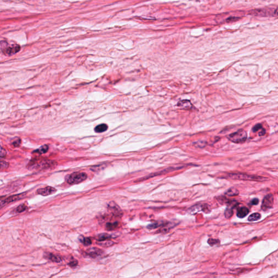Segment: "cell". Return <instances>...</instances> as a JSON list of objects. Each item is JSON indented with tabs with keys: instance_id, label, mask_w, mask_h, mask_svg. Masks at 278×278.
<instances>
[{
	"instance_id": "1",
	"label": "cell",
	"mask_w": 278,
	"mask_h": 278,
	"mask_svg": "<svg viewBox=\"0 0 278 278\" xmlns=\"http://www.w3.org/2000/svg\"><path fill=\"white\" fill-rule=\"evenodd\" d=\"M227 178L229 179L234 180H250V181H257V182H263L268 180V178L260 177L258 175H249L245 173H228L227 175Z\"/></svg>"
},
{
	"instance_id": "2",
	"label": "cell",
	"mask_w": 278,
	"mask_h": 278,
	"mask_svg": "<svg viewBox=\"0 0 278 278\" xmlns=\"http://www.w3.org/2000/svg\"><path fill=\"white\" fill-rule=\"evenodd\" d=\"M0 50L5 56H11L19 52L21 47L18 44L10 45L7 42L2 40L0 42Z\"/></svg>"
},
{
	"instance_id": "3",
	"label": "cell",
	"mask_w": 278,
	"mask_h": 278,
	"mask_svg": "<svg viewBox=\"0 0 278 278\" xmlns=\"http://www.w3.org/2000/svg\"><path fill=\"white\" fill-rule=\"evenodd\" d=\"M88 175L84 172H75L70 175H66L65 177V180L67 183L71 184H77L79 183L84 182L87 179Z\"/></svg>"
},
{
	"instance_id": "4",
	"label": "cell",
	"mask_w": 278,
	"mask_h": 278,
	"mask_svg": "<svg viewBox=\"0 0 278 278\" xmlns=\"http://www.w3.org/2000/svg\"><path fill=\"white\" fill-rule=\"evenodd\" d=\"M228 138L229 140L234 143H242L247 140V134L245 130L244 129H240L235 133L229 134Z\"/></svg>"
},
{
	"instance_id": "5",
	"label": "cell",
	"mask_w": 278,
	"mask_h": 278,
	"mask_svg": "<svg viewBox=\"0 0 278 278\" xmlns=\"http://www.w3.org/2000/svg\"><path fill=\"white\" fill-rule=\"evenodd\" d=\"M55 164H56V162L50 160H42L40 161L34 160V161L31 162V163H30L29 169H46L53 167Z\"/></svg>"
},
{
	"instance_id": "6",
	"label": "cell",
	"mask_w": 278,
	"mask_h": 278,
	"mask_svg": "<svg viewBox=\"0 0 278 278\" xmlns=\"http://www.w3.org/2000/svg\"><path fill=\"white\" fill-rule=\"evenodd\" d=\"M26 194V193H21L18 194H15L13 196H11L9 197L8 198L4 199V200L0 202V210L4 208V206H7L9 204L11 203L12 202H16L17 201H19L21 199H23Z\"/></svg>"
},
{
	"instance_id": "7",
	"label": "cell",
	"mask_w": 278,
	"mask_h": 278,
	"mask_svg": "<svg viewBox=\"0 0 278 278\" xmlns=\"http://www.w3.org/2000/svg\"><path fill=\"white\" fill-rule=\"evenodd\" d=\"M274 203V197L272 194L266 195L263 199L261 209L263 211H267L272 208Z\"/></svg>"
},
{
	"instance_id": "8",
	"label": "cell",
	"mask_w": 278,
	"mask_h": 278,
	"mask_svg": "<svg viewBox=\"0 0 278 278\" xmlns=\"http://www.w3.org/2000/svg\"><path fill=\"white\" fill-rule=\"evenodd\" d=\"M108 208L115 216H121L122 215V211L121 208L114 202H110L108 206Z\"/></svg>"
},
{
	"instance_id": "9",
	"label": "cell",
	"mask_w": 278,
	"mask_h": 278,
	"mask_svg": "<svg viewBox=\"0 0 278 278\" xmlns=\"http://www.w3.org/2000/svg\"><path fill=\"white\" fill-rule=\"evenodd\" d=\"M56 191L57 190L53 187H47L38 189V190L37 191V192L38 193V194L42 195L43 196H47L51 194H55Z\"/></svg>"
},
{
	"instance_id": "10",
	"label": "cell",
	"mask_w": 278,
	"mask_h": 278,
	"mask_svg": "<svg viewBox=\"0 0 278 278\" xmlns=\"http://www.w3.org/2000/svg\"><path fill=\"white\" fill-rule=\"evenodd\" d=\"M102 253H103V251L101 249L96 247L90 248L87 252L88 255H89L92 258H98L99 256L102 255Z\"/></svg>"
},
{
	"instance_id": "11",
	"label": "cell",
	"mask_w": 278,
	"mask_h": 278,
	"mask_svg": "<svg viewBox=\"0 0 278 278\" xmlns=\"http://www.w3.org/2000/svg\"><path fill=\"white\" fill-rule=\"evenodd\" d=\"M206 206V204L202 205V204H199L193 206L192 208H191L190 209V211L191 213H197L200 210H203V211H206V210L209 211V209H208L209 206L207 205L206 206Z\"/></svg>"
},
{
	"instance_id": "12",
	"label": "cell",
	"mask_w": 278,
	"mask_h": 278,
	"mask_svg": "<svg viewBox=\"0 0 278 278\" xmlns=\"http://www.w3.org/2000/svg\"><path fill=\"white\" fill-rule=\"evenodd\" d=\"M177 106L179 107H180L183 108V109H187V110H191L193 108V106L190 102V101L188 100H183L179 102Z\"/></svg>"
},
{
	"instance_id": "13",
	"label": "cell",
	"mask_w": 278,
	"mask_h": 278,
	"mask_svg": "<svg viewBox=\"0 0 278 278\" xmlns=\"http://www.w3.org/2000/svg\"><path fill=\"white\" fill-rule=\"evenodd\" d=\"M249 213V209L245 206L241 207L237 211V216L240 218H242L246 217Z\"/></svg>"
},
{
	"instance_id": "14",
	"label": "cell",
	"mask_w": 278,
	"mask_h": 278,
	"mask_svg": "<svg viewBox=\"0 0 278 278\" xmlns=\"http://www.w3.org/2000/svg\"><path fill=\"white\" fill-rule=\"evenodd\" d=\"M235 207V206L232 204H229L228 207L225 210V216L227 218H230L233 215V209Z\"/></svg>"
},
{
	"instance_id": "15",
	"label": "cell",
	"mask_w": 278,
	"mask_h": 278,
	"mask_svg": "<svg viewBox=\"0 0 278 278\" xmlns=\"http://www.w3.org/2000/svg\"><path fill=\"white\" fill-rule=\"evenodd\" d=\"M108 125L105 123H102L96 126L95 128V132L97 133H101L106 132L108 129Z\"/></svg>"
},
{
	"instance_id": "16",
	"label": "cell",
	"mask_w": 278,
	"mask_h": 278,
	"mask_svg": "<svg viewBox=\"0 0 278 278\" xmlns=\"http://www.w3.org/2000/svg\"><path fill=\"white\" fill-rule=\"evenodd\" d=\"M239 194V191L235 187H231L225 192V194L230 197L236 196Z\"/></svg>"
},
{
	"instance_id": "17",
	"label": "cell",
	"mask_w": 278,
	"mask_h": 278,
	"mask_svg": "<svg viewBox=\"0 0 278 278\" xmlns=\"http://www.w3.org/2000/svg\"><path fill=\"white\" fill-rule=\"evenodd\" d=\"M47 258L50 260L51 261L54 262V263H61L62 261V259L60 256H58L57 255H54L53 254L51 253H49L47 255Z\"/></svg>"
},
{
	"instance_id": "18",
	"label": "cell",
	"mask_w": 278,
	"mask_h": 278,
	"mask_svg": "<svg viewBox=\"0 0 278 278\" xmlns=\"http://www.w3.org/2000/svg\"><path fill=\"white\" fill-rule=\"evenodd\" d=\"M79 240L85 246H89L92 244L91 240L89 237H84L83 236H80L79 237Z\"/></svg>"
},
{
	"instance_id": "19",
	"label": "cell",
	"mask_w": 278,
	"mask_h": 278,
	"mask_svg": "<svg viewBox=\"0 0 278 278\" xmlns=\"http://www.w3.org/2000/svg\"><path fill=\"white\" fill-rule=\"evenodd\" d=\"M49 146L47 145H43L41 146L40 148L36 149L34 151L35 153H38L39 154H45L46 153L48 150H49Z\"/></svg>"
},
{
	"instance_id": "20",
	"label": "cell",
	"mask_w": 278,
	"mask_h": 278,
	"mask_svg": "<svg viewBox=\"0 0 278 278\" xmlns=\"http://www.w3.org/2000/svg\"><path fill=\"white\" fill-rule=\"evenodd\" d=\"M112 238V236L106 233H103L97 236V240L99 241H107L111 239Z\"/></svg>"
},
{
	"instance_id": "21",
	"label": "cell",
	"mask_w": 278,
	"mask_h": 278,
	"mask_svg": "<svg viewBox=\"0 0 278 278\" xmlns=\"http://www.w3.org/2000/svg\"><path fill=\"white\" fill-rule=\"evenodd\" d=\"M97 244L100 246H102L103 247H109L112 246L113 244H114V242L111 241L107 240V241H99L97 242Z\"/></svg>"
},
{
	"instance_id": "22",
	"label": "cell",
	"mask_w": 278,
	"mask_h": 278,
	"mask_svg": "<svg viewBox=\"0 0 278 278\" xmlns=\"http://www.w3.org/2000/svg\"><path fill=\"white\" fill-rule=\"evenodd\" d=\"M118 222H115L113 223H107L106 224V229L108 231H112L117 228L118 226Z\"/></svg>"
},
{
	"instance_id": "23",
	"label": "cell",
	"mask_w": 278,
	"mask_h": 278,
	"mask_svg": "<svg viewBox=\"0 0 278 278\" xmlns=\"http://www.w3.org/2000/svg\"><path fill=\"white\" fill-rule=\"evenodd\" d=\"M261 218V215L259 213H254L251 215L249 217L248 220L249 222H254V221H258Z\"/></svg>"
},
{
	"instance_id": "24",
	"label": "cell",
	"mask_w": 278,
	"mask_h": 278,
	"mask_svg": "<svg viewBox=\"0 0 278 278\" xmlns=\"http://www.w3.org/2000/svg\"><path fill=\"white\" fill-rule=\"evenodd\" d=\"M164 225H165V223H163V222H156V223H152L151 225H149L147 227V228L149 229H154L159 228V227H161V226H163Z\"/></svg>"
},
{
	"instance_id": "25",
	"label": "cell",
	"mask_w": 278,
	"mask_h": 278,
	"mask_svg": "<svg viewBox=\"0 0 278 278\" xmlns=\"http://www.w3.org/2000/svg\"><path fill=\"white\" fill-rule=\"evenodd\" d=\"M9 167V164L7 162L0 160V171L6 170Z\"/></svg>"
},
{
	"instance_id": "26",
	"label": "cell",
	"mask_w": 278,
	"mask_h": 278,
	"mask_svg": "<svg viewBox=\"0 0 278 278\" xmlns=\"http://www.w3.org/2000/svg\"><path fill=\"white\" fill-rule=\"evenodd\" d=\"M27 209V206H26V205H25V204H21V205L18 206L15 209V211L16 213H22V212L25 211Z\"/></svg>"
},
{
	"instance_id": "27",
	"label": "cell",
	"mask_w": 278,
	"mask_h": 278,
	"mask_svg": "<svg viewBox=\"0 0 278 278\" xmlns=\"http://www.w3.org/2000/svg\"><path fill=\"white\" fill-rule=\"evenodd\" d=\"M208 244H209L211 246H214V245H215V244H220V241L218 240H217V239H209V240L208 241Z\"/></svg>"
},
{
	"instance_id": "28",
	"label": "cell",
	"mask_w": 278,
	"mask_h": 278,
	"mask_svg": "<svg viewBox=\"0 0 278 278\" xmlns=\"http://www.w3.org/2000/svg\"><path fill=\"white\" fill-rule=\"evenodd\" d=\"M7 155V152L2 147L0 146V158H4Z\"/></svg>"
},
{
	"instance_id": "29",
	"label": "cell",
	"mask_w": 278,
	"mask_h": 278,
	"mask_svg": "<svg viewBox=\"0 0 278 278\" xmlns=\"http://www.w3.org/2000/svg\"><path fill=\"white\" fill-rule=\"evenodd\" d=\"M262 128H263L262 125H261V124L259 123V124H257V125H256L255 126H254V127L253 128L252 130H253V132L255 133V132H258L259 130L261 129Z\"/></svg>"
},
{
	"instance_id": "30",
	"label": "cell",
	"mask_w": 278,
	"mask_h": 278,
	"mask_svg": "<svg viewBox=\"0 0 278 278\" xmlns=\"http://www.w3.org/2000/svg\"><path fill=\"white\" fill-rule=\"evenodd\" d=\"M78 263L77 260H74V261H71L70 263H69V265L71 267L73 268V267H76L78 265Z\"/></svg>"
},
{
	"instance_id": "31",
	"label": "cell",
	"mask_w": 278,
	"mask_h": 278,
	"mask_svg": "<svg viewBox=\"0 0 278 278\" xmlns=\"http://www.w3.org/2000/svg\"><path fill=\"white\" fill-rule=\"evenodd\" d=\"M13 145L14 146V147H19L20 144H21V140L19 139H18L16 140L15 141H13Z\"/></svg>"
},
{
	"instance_id": "32",
	"label": "cell",
	"mask_w": 278,
	"mask_h": 278,
	"mask_svg": "<svg viewBox=\"0 0 278 278\" xmlns=\"http://www.w3.org/2000/svg\"><path fill=\"white\" fill-rule=\"evenodd\" d=\"M259 201L258 198H254L251 201V204L253 206H256L259 204Z\"/></svg>"
},
{
	"instance_id": "33",
	"label": "cell",
	"mask_w": 278,
	"mask_h": 278,
	"mask_svg": "<svg viewBox=\"0 0 278 278\" xmlns=\"http://www.w3.org/2000/svg\"><path fill=\"white\" fill-rule=\"evenodd\" d=\"M238 19H239V18H236V17H230V18H229L227 20V21H236V20H237Z\"/></svg>"
},
{
	"instance_id": "34",
	"label": "cell",
	"mask_w": 278,
	"mask_h": 278,
	"mask_svg": "<svg viewBox=\"0 0 278 278\" xmlns=\"http://www.w3.org/2000/svg\"><path fill=\"white\" fill-rule=\"evenodd\" d=\"M265 133H266V130L262 128V129H261V132L259 133V136H263V135H265Z\"/></svg>"
},
{
	"instance_id": "35",
	"label": "cell",
	"mask_w": 278,
	"mask_h": 278,
	"mask_svg": "<svg viewBox=\"0 0 278 278\" xmlns=\"http://www.w3.org/2000/svg\"><path fill=\"white\" fill-rule=\"evenodd\" d=\"M1 197H0V199H1Z\"/></svg>"
}]
</instances>
